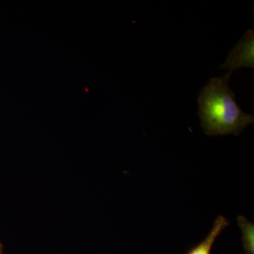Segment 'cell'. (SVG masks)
I'll list each match as a JSON object with an SVG mask.
<instances>
[{"instance_id": "1", "label": "cell", "mask_w": 254, "mask_h": 254, "mask_svg": "<svg viewBox=\"0 0 254 254\" xmlns=\"http://www.w3.org/2000/svg\"><path fill=\"white\" fill-rule=\"evenodd\" d=\"M231 76L228 72L223 77L211 78L198 95L200 125L208 136H237L254 123L253 115L245 113L237 103L229 85Z\"/></svg>"}, {"instance_id": "2", "label": "cell", "mask_w": 254, "mask_h": 254, "mask_svg": "<svg viewBox=\"0 0 254 254\" xmlns=\"http://www.w3.org/2000/svg\"><path fill=\"white\" fill-rule=\"evenodd\" d=\"M241 67L254 68V32L252 29L246 32L220 66L232 73Z\"/></svg>"}, {"instance_id": "3", "label": "cell", "mask_w": 254, "mask_h": 254, "mask_svg": "<svg viewBox=\"0 0 254 254\" xmlns=\"http://www.w3.org/2000/svg\"><path fill=\"white\" fill-rule=\"evenodd\" d=\"M230 225L226 218L220 215L214 222L213 226L208 235L200 244L190 249L186 254H211L212 247L220 234Z\"/></svg>"}, {"instance_id": "4", "label": "cell", "mask_w": 254, "mask_h": 254, "mask_svg": "<svg viewBox=\"0 0 254 254\" xmlns=\"http://www.w3.org/2000/svg\"><path fill=\"white\" fill-rule=\"evenodd\" d=\"M242 234V243L245 254H254V225L244 216L237 218Z\"/></svg>"}, {"instance_id": "5", "label": "cell", "mask_w": 254, "mask_h": 254, "mask_svg": "<svg viewBox=\"0 0 254 254\" xmlns=\"http://www.w3.org/2000/svg\"><path fill=\"white\" fill-rule=\"evenodd\" d=\"M0 254H1V244H0Z\"/></svg>"}]
</instances>
